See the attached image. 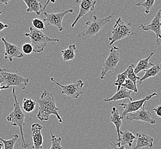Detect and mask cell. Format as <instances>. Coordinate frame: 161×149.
<instances>
[{"mask_svg": "<svg viewBox=\"0 0 161 149\" xmlns=\"http://www.w3.org/2000/svg\"><path fill=\"white\" fill-rule=\"evenodd\" d=\"M161 9L152 19L148 24H141L139 28L145 31H152L156 36V42L160 45L159 39H161Z\"/></svg>", "mask_w": 161, "mask_h": 149, "instance_id": "obj_11", "label": "cell"}, {"mask_svg": "<svg viewBox=\"0 0 161 149\" xmlns=\"http://www.w3.org/2000/svg\"><path fill=\"white\" fill-rule=\"evenodd\" d=\"M157 51V49H155L153 52H151L150 54L148 55V57L143 59H141L139 60L138 63L135 66L134 68V72L136 74H138L140 72L142 71L147 69L148 68H150L153 64L151 63H149V60L152 58L153 56L154 55L155 52Z\"/></svg>", "mask_w": 161, "mask_h": 149, "instance_id": "obj_20", "label": "cell"}, {"mask_svg": "<svg viewBox=\"0 0 161 149\" xmlns=\"http://www.w3.org/2000/svg\"><path fill=\"white\" fill-rule=\"evenodd\" d=\"M2 83H3V80L1 79H0V91L3 90H6V89H8V88H9V87L5 85H3V86H1V84Z\"/></svg>", "mask_w": 161, "mask_h": 149, "instance_id": "obj_37", "label": "cell"}, {"mask_svg": "<svg viewBox=\"0 0 161 149\" xmlns=\"http://www.w3.org/2000/svg\"><path fill=\"white\" fill-rule=\"evenodd\" d=\"M154 145V138L147 134L139 131L136 134V145L134 149H141L149 147L152 149Z\"/></svg>", "mask_w": 161, "mask_h": 149, "instance_id": "obj_16", "label": "cell"}, {"mask_svg": "<svg viewBox=\"0 0 161 149\" xmlns=\"http://www.w3.org/2000/svg\"><path fill=\"white\" fill-rule=\"evenodd\" d=\"M2 14V12L1 11H0V15Z\"/></svg>", "mask_w": 161, "mask_h": 149, "instance_id": "obj_40", "label": "cell"}, {"mask_svg": "<svg viewBox=\"0 0 161 149\" xmlns=\"http://www.w3.org/2000/svg\"><path fill=\"white\" fill-rule=\"evenodd\" d=\"M10 1L11 0H0V3L8 5Z\"/></svg>", "mask_w": 161, "mask_h": 149, "instance_id": "obj_38", "label": "cell"}, {"mask_svg": "<svg viewBox=\"0 0 161 149\" xmlns=\"http://www.w3.org/2000/svg\"><path fill=\"white\" fill-rule=\"evenodd\" d=\"M161 71V62L160 63L153 64L152 67L145 70V74L142 78H141L138 83L141 84L142 81L147 79L148 78H154Z\"/></svg>", "mask_w": 161, "mask_h": 149, "instance_id": "obj_21", "label": "cell"}, {"mask_svg": "<svg viewBox=\"0 0 161 149\" xmlns=\"http://www.w3.org/2000/svg\"><path fill=\"white\" fill-rule=\"evenodd\" d=\"M39 104V111L36 117L40 121H47L51 115L56 117L59 123H63V120L58 113V108L56 107L55 97L50 92L44 90L40 97L37 99Z\"/></svg>", "mask_w": 161, "mask_h": 149, "instance_id": "obj_1", "label": "cell"}, {"mask_svg": "<svg viewBox=\"0 0 161 149\" xmlns=\"http://www.w3.org/2000/svg\"><path fill=\"white\" fill-rule=\"evenodd\" d=\"M122 87L125 88L127 90H129L130 91L135 92H138V89L136 88V86L132 82L131 80L129 79H127L125 83L122 84Z\"/></svg>", "mask_w": 161, "mask_h": 149, "instance_id": "obj_30", "label": "cell"}, {"mask_svg": "<svg viewBox=\"0 0 161 149\" xmlns=\"http://www.w3.org/2000/svg\"><path fill=\"white\" fill-rule=\"evenodd\" d=\"M21 36H24L30 39L31 44L33 47V52L35 53H42L44 50L45 47L49 42L52 41L58 42L59 39H53L42 32L41 30L36 29L31 26L29 28V32H26Z\"/></svg>", "mask_w": 161, "mask_h": 149, "instance_id": "obj_4", "label": "cell"}, {"mask_svg": "<svg viewBox=\"0 0 161 149\" xmlns=\"http://www.w3.org/2000/svg\"><path fill=\"white\" fill-rule=\"evenodd\" d=\"M36 102L31 99L24 98L22 102V108L26 113H30L35 108Z\"/></svg>", "mask_w": 161, "mask_h": 149, "instance_id": "obj_24", "label": "cell"}, {"mask_svg": "<svg viewBox=\"0 0 161 149\" xmlns=\"http://www.w3.org/2000/svg\"><path fill=\"white\" fill-rule=\"evenodd\" d=\"M136 140V136H135L131 132H130L127 130H125V131H120V146H124L125 145H127L129 147H131L134 140Z\"/></svg>", "mask_w": 161, "mask_h": 149, "instance_id": "obj_22", "label": "cell"}, {"mask_svg": "<svg viewBox=\"0 0 161 149\" xmlns=\"http://www.w3.org/2000/svg\"><path fill=\"white\" fill-rule=\"evenodd\" d=\"M3 144L2 142H0V149H3Z\"/></svg>", "mask_w": 161, "mask_h": 149, "instance_id": "obj_39", "label": "cell"}, {"mask_svg": "<svg viewBox=\"0 0 161 149\" xmlns=\"http://www.w3.org/2000/svg\"><path fill=\"white\" fill-rule=\"evenodd\" d=\"M50 133L51 136V146L49 149H63V147L61 145V138L56 137L51 130H50Z\"/></svg>", "mask_w": 161, "mask_h": 149, "instance_id": "obj_28", "label": "cell"}, {"mask_svg": "<svg viewBox=\"0 0 161 149\" xmlns=\"http://www.w3.org/2000/svg\"><path fill=\"white\" fill-rule=\"evenodd\" d=\"M76 50V46L75 44H72L68 46L67 48L62 50L61 51L62 58L64 62H69L74 60L75 57V51Z\"/></svg>", "mask_w": 161, "mask_h": 149, "instance_id": "obj_23", "label": "cell"}, {"mask_svg": "<svg viewBox=\"0 0 161 149\" xmlns=\"http://www.w3.org/2000/svg\"><path fill=\"white\" fill-rule=\"evenodd\" d=\"M32 23L33 26L36 29H39V30H45V23L41 19H33L32 20Z\"/></svg>", "mask_w": 161, "mask_h": 149, "instance_id": "obj_31", "label": "cell"}, {"mask_svg": "<svg viewBox=\"0 0 161 149\" xmlns=\"http://www.w3.org/2000/svg\"><path fill=\"white\" fill-rule=\"evenodd\" d=\"M155 0H145L143 2H139L136 4L137 7H142L145 8V13L148 14L150 12V9L154 5Z\"/></svg>", "mask_w": 161, "mask_h": 149, "instance_id": "obj_29", "label": "cell"}, {"mask_svg": "<svg viewBox=\"0 0 161 149\" xmlns=\"http://www.w3.org/2000/svg\"><path fill=\"white\" fill-rule=\"evenodd\" d=\"M73 12L74 10L72 9H67L63 12L58 13H47L44 12L43 21L45 23L46 26H55L58 29L59 32H62L64 30V28L62 25L63 19L68 13H72Z\"/></svg>", "mask_w": 161, "mask_h": 149, "instance_id": "obj_9", "label": "cell"}, {"mask_svg": "<svg viewBox=\"0 0 161 149\" xmlns=\"http://www.w3.org/2000/svg\"><path fill=\"white\" fill-rule=\"evenodd\" d=\"M19 138V135L18 134L13 135V137L9 140H3L0 137V141L3 144L4 149H13L15 146L17 141Z\"/></svg>", "mask_w": 161, "mask_h": 149, "instance_id": "obj_26", "label": "cell"}, {"mask_svg": "<svg viewBox=\"0 0 161 149\" xmlns=\"http://www.w3.org/2000/svg\"><path fill=\"white\" fill-rule=\"evenodd\" d=\"M42 126L39 123H34L31 126V132L32 136L33 149H44L43 136L42 134Z\"/></svg>", "mask_w": 161, "mask_h": 149, "instance_id": "obj_15", "label": "cell"}, {"mask_svg": "<svg viewBox=\"0 0 161 149\" xmlns=\"http://www.w3.org/2000/svg\"><path fill=\"white\" fill-rule=\"evenodd\" d=\"M159 76H160V78H161V74L159 75Z\"/></svg>", "mask_w": 161, "mask_h": 149, "instance_id": "obj_41", "label": "cell"}, {"mask_svg": "<svg viewBox=\"0 0 161 149\" xmlns=\"http://www.w3.org/2000/svg\"><path fill=\"white\" fill-rule=\"evenodd\" d=\"M134 27L131 23H125L121 17H119L115 21L111 31V35L108 37L110 45L125 39L129 36L136 35Z\"/></svg>", "mask_w": 161, "mask_h": 149, "instance_id": "obj_5", "label": "cell"}, {"mask_svg": "<svg viewBox=\"0 0 161 149\" xmlns=\"http://www.w3.org/2000/svg\"><path fill=\"white\" fill-rule=\"evenodd\" d=\"M131 92L132 91L122 87L119 91H116V93L114 94L111 97L105 99L104 101L105 102H111L112 101L116 102L125 99H129V100L132 101V98L131 96Z\"/></svg>", "mask_w": 161, "mask_h": 149, "instance_id": "obj_18", "label": "cell"}, {"mask_svg": "<svg viewBox=\"0 0 161 149\" xmlns=\"http://www.w3.org/2000/svg\"><path fill=\"white\" fill-rule=\"evenodd\" d=\"M51 81L58 85L61 88V94L66 95L71 100L76 99L80 96L84 94V91L82 88L84 86V83L81 80H78L73 83L62 85L58 81H56L54 78H50Z\"/></svg>", "mask_w": 161, "mask_h": 149, "instance_id": "obj_7", "label": "cell"}, {"mask_svg": "<svg viewBox=\"0 0 161 149\" xmlns=\"http://www.w3.org/2000/svg\"><path fill=\"white\" fill-rule=\"evenodd\" d=\"M120 49L116 46H113L110 49V53L103 62L100 75V79L103 80L107 72L116 68L120 62Z\"/></svg>", "mask_w": 161, "mask_h": 149, "instance_id": "obj_8", "label": "cell"}, {"mask_svg": "<svg viewBox=\"0 0 161 149\" xmlns=\"http://www.w3.org/2000/svg\"><path fill=\"white\" fill-rule=\"evenodd\" d=\"M1 39L3 42L5 47V51L3 53L5 59L8 60L9 62H12L14 58H21L24 57L23 52L19 46L7 41V40L3 37H2Z\"/></svg>", "mask_w": 161, "mask_h": 149, "instance_id": "obj_13", "label": "cell"}, {"mask_svg": "<svg viewBox=\"0 0 161 149\" xmlns=\"http://www.w3.org/2000/svg\"><path fill=\"white\" fill-rule=\"evenodd\" d=\"M27 7V13H35L37 16H40L43 9L42 3L39 0H23Z\"/></svg>", "mask_w": 161, "mask_h": 149, "instance_id": "obj_19", "label": "cell"}, {"mask_svg": "<svg viewBox=\"0 0 161 149\" xmlns=\"http://www.w3.org/2000/svg\"><path fill=\"white\" fill-rule=\"evenodd\" d=\"M152 114L150 110H145V107H143L139 110L129 113L126 115V119L129 122L133 120H140L143 122L154 124L156 122L152 118Z\"/></svg>", "mask_w": 161, "mask_h": 149, "instance_id": "obj_14", "label": "cell"}, {"mask_svg": "<svg viewBox=\"0 0 161 149\" xmlns=\"http://www.w3.org/2000/svg\"><path fill=\"white\" fill-rule=\"evenodd\" d=\"M56 0H47V2L45 3V5H44V6L43 7V9H44V10L46 9V8L47 7V6L48 5L49 3H56Z\"/></svg>", "mask_w": 161, "mask_h": 149, "instance_id": "obj_36", "label": "cell"}, {"mask_svg": "<svg viewBox=\"0 0 161 149\" xmlns=\"http://www.w3.org/2000/svg\"><path fill=\"white\" fill-rule=\"evenodd\" d=\"M134 68H135V65L134 64H131L127 67L126 71H127V79L131 80L135 84V85L136 86V83H138L141 79V78L136 76V74L134 72Z\"/></svg>", "mask_w": 161, "mask_h": 149, "instance_id": "obj_25", "label": "cell"}, {"mask_svg": "<svg viewBox=\"0 0 161 149\" xmlns=\"http://www.w3.org/2000/svg\"><path fill=\"white\" fill-rule=\"evenodd\" d=\"M110 146H111V149H126L125 146L121 145L120 146H118L115 142L111 143L110 144ZM130 149H134V148H131Z\"/></svg>", "mask_w": 161, "mask_h": 149, "instance_id": "obj_33", "label": "cell"}, {"mask_svg": "<svg viewBox=\"0 0 161 149\" xmlns=\"http://www.w3.org/2000/svg\"><path fill=\"white\" fill-rule=\"evenodd\" d=\"M153 111L159 117H161V104L158 105L157 107L153 108Z\"/></svg>", "mask_w": 161, "mask_h": 149, "instance_id": "obj_34", "label": "cell"}, {"mask_svg": "<svg viewBox=\"0 0 161 149\" xmlns=\"http://www.w3.org/2000/svg\"><path fill=\"white\" fill-rule=\"evenodd\" d=\"M127 79V71L125 70L120 74H117L116 80L114 82V85L116 86L117 91H119V90L122 87V84L125 83V81Z\"/></svg>", "mask_w": 161, "mask_h": 149, "instance_id": "obj_27", "label": "cell"}, {"mask_svg": "<svg viewBox=\"0 0 161 149\" xmlns=\"http://www.w3.org/2000/svg\"><path fill=\"white\" fill-rule=\"evenodd\" d=\"M111 115L110 117V121L114 123L116 128V133L118 134V139L116 145L118 146H120V128L122 126V121L124 120L121 113H120L119 111L115 107H112L111 109Z\"/></svg>", "mask_w": 161, "mask_h": 149, "instance_id": "obj_17", "label": "cell"}, {"mask_svg": "<svg viewBox=\"0 0 161 149\" xmlns=\"http://www.w3.org/2000/svg\"><path fill=\"white\" fill-rule=\"evenodd\" d=\"M75 3L79 6V10L74 21L71 24V28H74L80 19L95 10L97 1V0H75Z\"/></svg>", "mask_w": 161, "mask_h": 149, "instance_id": "obj_12", "label": "cell"}, {"mask_svg": "<svg viewBox=\"0 0 161 149\" xmlns=\"http://www.w3.org/2000/svg\"><path fill=\"white\" fill-rule=\"evenodd\" d=\"M12 95L14 101V103L13 104L14 108L13 110L7 117V120L8 122L12 123L10 124L12 126H17L19 127L21 137V146L23 149H27L29 147V144L26 142L23 132V126L25 125V114L23 113V110L19 106V103L18 101L16 94V88L14 87H13L12 89Z\"/></svg>", "mask_w": 161, "mask_h": 149, "instance_id": "obj_2", "label": "cell"}, {"mask_svg": "<svg viewBox=\"0 0 161 149\" xmlns=\"http://www.w3.org/2000/svg\"><path fill=\"white\" fill-rule=\"evenodd\" d=\"M114 15L115 13H113L102 19H99L96 15H93L91 20L84 24V30L78 34V37L82 40H86L96 36L107 23L111 22Z\"/></svg>", "mask_w": 161, "mask_h": 149, "instance_id": "obj_3", "label": "cell"}, {"mask_svg": "<svg viewBox=\"0 0 161 149\" xmlns=\"http://www.w3.org/2000/svg\"><path fill=\"white\" fill-rule=\"evenodd\" d=\"M21 51L24 54L30 55L33 52V47L31 44L24 43L21 46Z\"/></svg>", "mask_w": 161, "mask_h": 149, "instance_id": "obj_32", "label": "cell"}, {"mask_svg": "<svg viewBox=\"0 0 161 149\" xmlns=\"http://www.w3.org/2000/svg\"><path fill=\"white\" fill-rule=\"evenodd\" d=\"M158 94L155 92L150 94L149 95L146 96L144 98L139 99L138 101H131L129 100L127 103H119V106H122L123 108V111L121 113L123 119L126 118V115L129 113L135 112L136 111L141 109L142 108L145 107V104L147 101H148L152 99V97H157Z\"/></svg>", "mask_w": 161, "mask_h": 149, "instance_id": "obj_10", "label": "cell"}, {"mask_svg": "<svg viewBox=\"0 0 161 149\" xmlns=\"http://www.w3.org/2000/svg\"><path fill=\"white\" fill-rule=\"evenodd\" d=\"M8 28H9V25L8 24H5L2 22H0V32L3 31L5 29H7Z\"/></svg>", "mask_w": 161, "mask_h": 149, "instance_id": "obj_35", "label": "cell"}, {"mask_svg": "<svg viewBox=\"0 0 161 149\" xmlns=\"http://www.w3.org/2000/svg\"><path fill=\"white\" fill-rule=\"evenodd\" d=\"M0 79L3 80L5 85L8 87H18L25 90L29 84V79L23 77L19 73H12L7 69L0 67Z\"/></svg>", "mask_w": 161, "mask_h": 149, "instance_id": "obj_6", "label": "cell"}]
</instances>
